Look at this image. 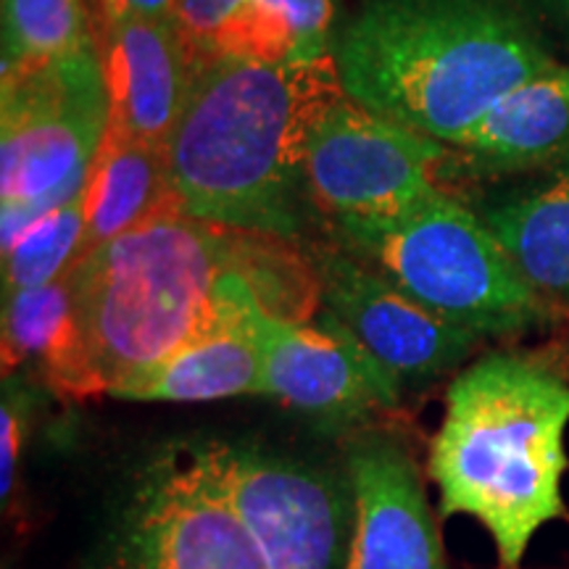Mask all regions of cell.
Listing matches in <instances>:
<instances>
[{"label": "cell", "mask_w": 569, "mask_h": 569, "mask_svg": "<svg viewBox=\"0 0 569 569\" xmlns=\"http://www.w3.org/2000/svg\"><path fill=\"white\" fill-rule=\"evenodd\" d=\"M546 9L551 11V17L565 27V32L569 34V0H543Z\"/></svg>", "instance_id": "cell-25"}, {"label": "cell", "mask_w": 569, "mask_h": 569, "mask_svg": "<svg viewBox=\"0 0 569 569\" xmlns=\"http://www.w3.org/2000/svg\"><path fill=\"white\" fill-rule=\"evenodd\" d=\"M182 211L167 146L106 130L84 184V253L134 227Z\"/></svg>", "instance_id": "cell-18"}, {"label": "cell", "mask_w": 569, "mask_h": 569, "mask_svg": "<svg viewBox=\"0 0 569 569\" xmlns=\"http://www.w3.org/2000/svg\"><path fill=\"white\" fill-rule=\"evenodd\" d=\"M240 301L261 353L264 396L325 425L367 422L398 407L401 386L325 309L309 322H284L259 303L248 280Z\"/></svg>", "instance_id": "cell-10"}, {"label": "cell", "mask_w": 569, "mask_h": 569, "mask_svg": "<svg viewBox=\"0 0 569 569\" xmlns=\"http://www.w3.org/2000/svg\"><path fill=\"white\" fill-rule=\"evenodd\" d=\"M256 232L174 211L92 248L71 269L77 317L106 396L153 372L209 332Z\"/></svg>", "instance_id": "cell-4"}, {"label": "cell", "mask_w": 569, "mask_h": 569, "mask_svg": "<svg viewBox=\"0 0 569 569\" xmlns=\"http://www.w3.org/2000/svg\"><path fill=\"white\" fill-rule=\"evenodd\" d=\"M338 92L343 84L332 56L303 63L203 56L167 142L182 213L296 243L311 206L306 146Z\"/></svg>", "instance_id": "cell-1"}, {"label": "cell", "mask_w": 569, "mask_h": 569, "mask_svg": "<svg viewBox=\"0 0 569 569\" xmlns=\"http://www.w3.org/2000/svg\"><path fill=\"white\" fill-rule=\"evenodd\" d=\"M84 256V193L42 213L3 251V296L59 280Z\"/></svg>", "instance_id": "cell-21"}, {"label": "cell", "mask_w": 569, "mask_h": 569, "mask_svg": "<svg viewBox=\"0 0 569 569\" xmlns=\"http://www.w3.org/2000/svg\"><path fill=\"white\" fill-rule=\"evenodd\" d=\"M565 375L569 377V348H567V359H565Z\"/></svg>", "instance_id": "cell-26"}, {"label": "cell", "mask_w": 569, "mask_h": 569, "mask_svg": "<svg viewBox=\"0 0 569 569\" xmlns=\"http://www.w3.org/2000/svg\"><path fill=\"white\" fill-rule=\"evenodd\" d=\"M336 38V0H253L227 53L267 63H303L330 59Z\"/></svg>", "instance_id": "cell-19"}, {"label": "cell", "mask_w": 569, "mask_h": 569, "mask_svg": "<svg viewBox=\"0 0 569 569\" xmlns=\"http://www.w3.org/2000/svg\"><path fill=\"white\" fill-rule=\"evenodd\" d=\"M19 388L6 377L3 407H0V498L9 503L19 480V451H21V425H24V409H21Z\"/></svg>", "instance_id": "cell-23"}, {"label": "cell", "mask_w": 569, "mask_h": 569, "mask_svg": "<svg viewBox=\"0 0 569 569\" xmlns=\"http://www.w3.org/2000/svg\"><path fill=\"white\" fill-rule=\"evenodd\" d=\"M353 536L343 569H448L417 461L398 440L365 436L348 453Z\"/></svg>", "instance_id": "cell-12"}, {"label": "cell", "mask_w": 569, "mask_h": 569, "mask_svg": "<svg viewBox=\"0 0 569 569\" xmlns=\"http://www.w3.org/2000/svg\"><path fill=\"white\" fill-rule=\"evenodd\" d=\"M448 148L338 92L311 127L303 182L330 222L390 219L438 193Z\"/></svg>", "instance_id": "cell-8"}, {"label": "cell", "mask_w": 569, "mask_h": 569, "mask_svg": "<svg viewBox=\"0 0 569 569\" xmlns=\"http://www.w3.org/2000/svg\"><path fill=\"white\" fill-rule=\"evenodd\" d=\"M317 272L319 301L398 386H427L453 372L480 338L411 301L377 269L330 243L303 246Z\"/></svg>", "instance_id": "cell-11"}, {"label": "cell", "mask_w": 569, "mask_h": 569, "mask_svg": "<svg viewBox=\"0 0 569 569\" xmlns=\"http://www.w3.org/2000/svg\"><path fill=\"white\" fill-rule=\"evenodd\" d=\"M480 217L530 288L557 315L569 311V161L498 196Z\"/></svg>", "instance_id": "cell-17"}, {"label": "cell", "mask_w": 569, "mask_h": 569, "mask_svg": "<svg viewBox=\"0 0 569 569\" xmlns=\"http://www.w3.org/2000/svg\"><path fill=\"white\" fill-rule=\"evenodd\" d=\"M448 148L446 167L501 177L569 161V67L553 61L503 96Z\"/></svg>", "instance_id": "cell-14"}, {"label": "cell", "mask_w": 569, "mask_h": 569, "mask_svg": "<svg viewBox=\"0 0 569 569\" xmlns=\"http://www.w3.org/2000/svg\"><path fill=\"white\" fill-rule=\"evenodd\" d=\"M569 377L532 353L493 351L453 377L427 475L440 515L478 519L503 569H519L543 525L567 515Z\"/></svg>", "instance_id": "cell-3"}, {"label": "cell", "mask_w": 569, "mask_h": 569, "mask_svg": "<svg viewBox=\"0 0 569 569\" xmlns=\"http://www.w3.org/2000/svg\"><path fill=\"white\" fill-rule=\"evenodd\" d=\"M330 232L411 301L480 340L546 330L559 317L519 274L480 213L446 190L390 219L330 222Z\"/></svg>", "instance_id": "cell-5"}, {"label": "cell", "mask_w": 569, "mask_h": 569, "mask_svg": "<svg viewBox=\"0 0 569 569\" xmlns=\"http://www.w3.org/2000/svg\"><path fill=\"white\" fill-rule=\"evenodd\" d=\"M332 59L353 101L443 146L553 63L515 0H367Z\"/></svg>", "instance_id": "cell-2"}, {"label": "cell", "mask_w": 569, "mask_h": 569, "mask_svg": "<svg viewBox=\"0 0 569 569\" xmlns=\"http://www.w3.org/2000/svg\"><path fill=\"white\" fill-rule=\"evenodd\" d=\"M272 569H343L353 536V498L322 469L259 448L203 443Z\"/></svg>", "instance_id": "cell-9"}, {"label": "cell", "mask_w": 569, "mask_h": 569, "mask_svg": "<svg viewBox=\"0 0 569 569\" xmlns=\"http://www.w3.org/2000/svg\"><path fill=\"white\" fill-rule=\"evenodd\" d=\"M251 9L253 0H177L174 21L198 59H203L230 51Z\"/></svg>", "instance_id": "cell-22"}, {"label": "cell", "mask_w": 569, "mask_h": 569, "mask_svg": "<svg viewBox=\"0 0 569 569\" xmlns=\"http://www.w3.org/2000/svg\"><path fill=\"white\" fill-rule=\"evenodd\" d=\"M34 367L63 401L106 396L77 317L71 272L40 288L3 296V377Z\"/></svg>", "instance_id": "cell-15"}, {"label": "cell", "mask_w": 569, "mask_h": 569, "mask_svg": "<svg viewBox=\"0 0 569 569\" xmlns=\"http://www.w3.org/2000/svg\"><path fill=\"white\" fill-rule=\"evenodd\" d=\"M106 569H272L203 443L167 446L134 480Z\"/></svg>", "instance_id": "cell-7"}, {"label": "cell", "mask_w": 569, "mask_h": 569, "mask_svg": "<svg viewBox=\"0 0 569 569\" xmlns=\"http://www.w3.org/2000/svg\"><path fill=\"white\" fill-rule=\"evenodd\" d=\"M96 48L84 0H3V69Z\"/></svg>", "instance_id": "cell-20"}, {"label": "cell", "mask_w": 569, "mask_h": 569, "mask_svg": "<svg viewBox=\"0 0 569 569\" xmlns=\"http://www.w3.org/2000/svg\"><path fill=\"white\" fill-rule=\"evenodd\" d=\"M111 130L156 146L172 138L198 69L174 19H96Z\"/></svg>", "instance_id": "cell-13"}, {"label": "cell", "mask_w": 569, "mask_h": 569, "mask_svg": "<svg viewBox=\"0 0 569 569\" xmlns=\"http://www.w3.org/2000/svg\"><path fill=\"white\" fill-rule=\"evenodd\" d=\"M246 272L248 267L230 277L224 317L209 332L111 398L196 403L234 396H264L261 353L240 301Z\"/></svg>", "instance_id": "cell-16"}, {"label": "cell", "mask_w": 569, "mask_h": 569, "mask_svg": "<svg viewBox=\"0 0 569 569\" xmlns=\"http://www.w3.org/2000/svg\"><path fill=\"white\" fill-rule=\"evenodd\" d=\"M98 46L63 59L3 69L0 106V248L42 213L84 193L109 130Z\"/></svg>", "instance_id": "cell-6"}, {"label": "cell", "mask_w": 569, "mask_h": 569, "mask_svg": "<svg viewBox=\"0 0 569 569\" xmlns=\"http://www.w3.org/2000/svg\"><path fill=\"white\" fill-rule=\"evenodd\" d=\"M98 19H174L177 0H96Z\"/></svg>", "instance_id": "cell-24"}]
</instances>
